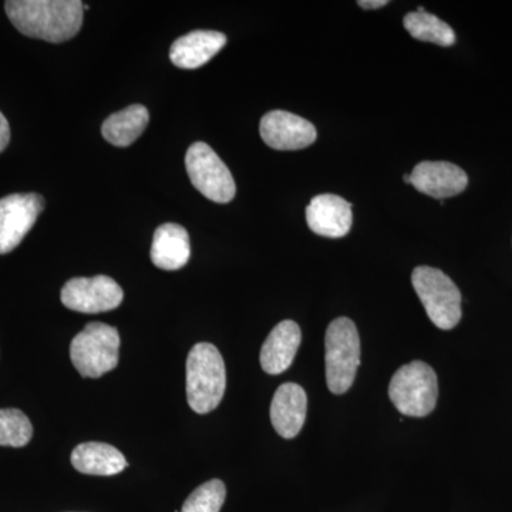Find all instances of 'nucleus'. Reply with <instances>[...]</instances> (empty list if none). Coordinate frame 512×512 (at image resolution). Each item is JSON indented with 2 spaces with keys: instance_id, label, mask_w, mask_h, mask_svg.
Instances as JSON below:
<instances>
[{
  "instance_id": "1",
  "label": "nucleus",
  "mask_w": 512,
  "mask_h": 512,
  "mask_svg": "<svg viewBox=\"0 0 512 512\" xmlns=\"http://www.w3.org/2000/svg\"><path fill=\"white\" fill-rule=\"evenodd\" d=\"M5 9L22 35L50 43L73 39L83 25L84 3L79 0H10Z\"/></svg>"
},
{
  "instance_id": "19",
  "label": "nucleus",
  "mask_w": 512,
  "mask_h": 512,
  "mask_svg": "<svg viewBox=\"0 0 512 512\" xmlns=\"http://www.w3.org/2000/svg\"><path fill=\"white\" fill-rule=\"evenodd\" d=\"M404 28L420 42L434 43L443 47L456 43V33L446 22L420 8L404 16Z\"/></svg>"
},
{
  "instance_id": "6",
  "label": "nucleus",
  "mask_w": 512,
  "mask_h": 512,
  "mask_svg": "<svg viewBox=\"0 0 512 512\" xmlns=\"http://www.w3.org/2000/svg\"><path fill=\"white\" fill-rule=\"evenodd\" d=\"M412 284L433 325L443 330L456 328L463 315L457 285L443 271L431 266H417Z\"/></svg>"
},
{
  "instance_id": "16",
  "label": "nucleus",
  "mask_w": 512,
  "mask_h": 512,
  "mask_svg": "<svg viewBox=\"0 0 512 512\" xmlns=\"http://www.w3.org/2000/svg\"><path fill=\"white\" fill-rule=\"evenodd\" d=\"M150 255L153 264L164 271H178L184 268L191 256L190 235L187 229L173 222L158 227Z\"/></svg>"
},
{
  "instance_id": "23",
  "label": "nucleus",
  "mask_w": 512,
  "mask_h": 512,
  "mask_svg": "<svg viewBox=\"0 0 512 512\" xmlns=\"http://www.w3.org/2000/svg\"><path fill=\"white\" fill-rule=\"evenodd\" d=\"M387 3H389L387 0H359L357 5H359L360 8L369 10L383 8V6H386Z\"/></svg>"
},
{
  "instance_id": "24",
  "label": "nucleus",
  "mask_w": 512,
  "mask_h": 512,
  "mask_svg": "<svg viewBox=\"0 0 512 512\" xmlns=\"http://www.w3.org/2000/svg\"><path fill=\"white\" fill-rule=\"evenodd\" d=\"M404 183L410 184V174H406L403 177Z\"/></svg>"
},
{
  "instance_id": "11",
  "label": "nucleus",
  "mask_w": 512,
  "mask_h": 512,
  "mask_svg": "<svg viewBox=\"0 0 512 512\" xmlns=\"http://www.w3.org/2000/svg\"><path fill=\"white\" fill-rule=\"evenodd\" d=\"M410 184L429 197L444 200L466 190L468 177L463 168L447 161H423L410 174Z\"/></svg>"
},
{
  "instance_id": "22",
  "label": "nucleus",
  "mask_w": 512,
  "mask_h": 512,
  "mask_svg": "<svg viewBox=\"0 0 512 512\" xmlns=\"http://www.w3.org/2000/svg\"><path fill=\"white\" fill-rule=\"evenodd\" d=\"M10 141V126L6 117L0 111V153L6 150Z\"/></svg>"
},
{
  "instance_id": "10",
  "label": "nucleus",
  "mask_w": 512,
  "mask_h": 512,
  "mask_svg": "<svg viewBox=\"0 0 512 512\" xmlns=\"http://www.w3.org/2000/svg\"><path fill=\"white\" fill-rule=\"evenodd\" d=\"M259 133L266 146L279 151L302 150L318 138L311 121L282 110L266 113L259 124Z\"/></svg>"
},
{
  "instance_id": "18",
  "label": "nucleus",
  "mask_w": 512,
  "mask_h": 512,
  "mask_svg": "<svg viewBox=\"0 0 512 512\" xmlns=\"http://www.w3.org/2000/svg\"><path fill=\"white\" fill-rule=\"evenodd\" d=\"M150 114L141 104H133L119 113L111 114L101 126V134L116 147H128L143 134Z\"/></svg>"
},
{
  "instance_id": "12",
  "label": "nucleus",
  "mask_w": 512,
  "mask_h": 512,
  "mask_svg": "<svg viewBox=\"0 0 512 512\" xmlns=\"http://www.w3.org/2000/svg\"><path fill=\"white\" fill-rule=\"evenodd\" d=\"M306 222L320 237H346L353 224L352 204L339 195H316L306 207Z\"/></svg>"
},
{
  "instance_id": "17",
  "label": "nucleus",
  "mask_w": 512,
  "mask_h": 512,
  "mask_svg": "<svg viewBox=\"0 0 512 512\" xmlns=\"http://www.w3.org/2000/svg\"><path fill=\"white\" fill-rule=\"evenodd\" d=\"M70 460L79 473L87 476H116L128 466L121 451L99 441L79 444L74 448Z\"/></svg>"
},
{
  "instance_id": "2",
  "label": "nucleus",
  "mask_w": 512,
  "mask_h": 512,
  "mask_svg": "<svg viewBox=\"0 0 512 512\" xmlns=\"http://www.w3.org/2000/svg\"><path fill=\"white\" fill-rule=\"evenodd\" d=\"M227 389V370L220 350L211 343H198L187 357V399L195 413L217 409Z\"/></svg>"
},
{
  "instance_id": "15",
  "label": "nucleus",
  "mask_w": 512,
  "mask_h": 512,
  "mask_svg": "<svg viewBox=\"0 0 512 512\" xmlns=\"http://www.w3.org/2000/svg\"><path fill=\"white\" fill-rule=\"evenodd\" d=\"M227 45V36L215 30H195L175 40L170 59L180 69H198L210 62Z\"/></svg>"
},
{
  "instance_id": "4",
  "label": "nucleus",
  "mask_w": 512,
  "mask_h": 512,
  "mask_svg": "<svg viewBox=\"0 0 512 512\" xmlns=\"http://www.w3.org/2000/svg\"><path fill=\"white\" fill-rule=\"evenodd\" d=\"M119 330L106 323L93 322L74 336L70 359L80 376L97 379L119 365Z\"/></svg>"
},
{
  "instance_id": "13",
  "label": "nucleus",
  "mask_w": 512,
  "mask_h": 512,
  "mask_svg": "<svg viewBox=\"0 0 512 512\" xmlns=\"http://www.w3.org/2000/svg\"><path fill=\"white\" fill-rule=\"evenodd\" d=\"M308 413V396L302 386L285 383L271 403V423L279 436L293 439L301 433Z\"/></svg>"
},
{
  "instance_id": "3",
  "label": "nucleus",
  "mask_w": 512,
  "mask_h": 512,
  "mask_svg": "<svg viewBox=\"0 0 512 512\" xmlns=\"http://www.w3.org/2000/svg\"><path fill=\"white\" fill-rule=\"evenodd\" d=\"M326 383L333 394L348 392L360 366V336L349 318L333 320L325 338Z\"/></svg>"
},
{
  "instance_id": "21",
  "label": "nucleus",
  "mask_w": 512,
  "mask_h": 512,
  "mask_svg": "<svg viewBox=\"0 0 512 512\" xmlns=\"http://www.w3.org/2000/svg\"><path fill=\"white\" fill-rule=\"evenodd\" d=\"M227 498V488L221 480H211L192 491L181 512H220Z\"/></svg>"
},
{
  "instance_id": "5",
  "label": "nucleus",
  "mask_w": 512,
  "mask_h": 512,
  "mask_svg": "<svg viewBox=\"0 0 512 512\" xmlns=\"http://www.w3.org/2000/svg\"><path fill=\"white\" fill-rule=\"evenodd\" d=\"M389 397L404 416H429L439 397L436 372L420 360L400 367L390 382Z\"/></svg>"
},
{
  "instance_id": "7",
  "label": "nucleus",
  "mask_w": 512,
  "mask_h": 512,
  "mask_svg": "<svg viewBox=\"0 0 512 512\" xmlns=\"http://www.w3.org/2000/svg\"><path fill=\"white\" fill-rule=\"evenodd\" d=\"M188 177L208 200L227 204L234 200L237 185L227 165L208 144L194 143L185 154Z\"/></svg>"
},
{
  "instance_id": "9",
  "label": "nucleus",
  "mask_w": 512,
  "mask_h": 512,
  "mask_svg": "<svg viewBox=\"0 0 512 512\" xmlns=\"http://www.w3.org/2000/svg\"><path fill=\"white\" fill-rule=\"evenodd\" d=\"M45 208L42 195L12 194L0 200V255L18 248Z\"/></svg>"
},
{
  "instance_id": "8",
  "label": "nucleus",
  "mask_w": 512,
  "mask_h": 512,
  "mask_svg": "<svg viewBox=\"0 0 512 512\" xmlns=\"http://www.w3.org/2000/svg\"><path fill=\"white\" fill-rule=\"evenodd\" d=\"M62 303L70 311L79 313H101L119 308L124 292L110 276L73 278L63 286L60 293Z\"/></svg>"
},
{
  "instance_id": "14",
  "label": "nucleus",
  "mask_w": 512,
  "mask_h": 512,
  "mask_svg": "<svg viewBox=\"0 0 512 512\" xmlns=\"http://www.w3.org/2000/svg\"><path fill=\"white\" fill-rule=\"evenodd\" d=\"M301 340L302 333L298 323L293 320L278 323L262 345L259 360L264 372L268 375H281L286 372L295 360Z\"/></svg>"
},
{
  "instance_id": "20",
  "label": "nucleus",
  "mask_w": 512,
  "mask_h": 512,
  "mask_svg": "<svg viewBox=\"0 0 512 512\" xmlns=\"http://www.w3.org/2000/svg\"><path fill=\"white\" fill-rule=\"evenodd\" d=\"M33 426L22 410H0V446L25 447L32 440Z\"/></svg>"
}]
</instances>
